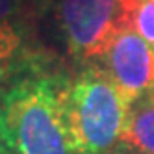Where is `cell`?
Instances as JSON below:
<instances>
[{
	"instance_id": "6da1fadb",
	"label": "cell",
	"mask_w": 154,
	"mask_h": 154,
	"mask_svg": "<svg viewBox=\"0 0 154 154\" xmlns=\"http://www.w3.org/2000/svg\"><path fill=\"white\" fill-rule=\"evenodd\" d=\"M65 82L34 72L15 80L2 97L4 126L13 154H76L63 106Z\"/></svg>"
},
{
	"instance_id": "7a4b0ae2",
	"label": "cell",
	"mask_w": 154,
	"mask_h": 154,
	"mask_svg": "<svg viewBox=\"0 0 154 154\" xmlns=\"http://www.w3.org/2000/svg\"><path fill=\"white\" fill-rule=\"evenodd\" d=\"M63 106L76 154H113L121 149L130 104L100 65H87L65 82Z\"/></svg>"
},
{
	"instance_id": "3957f363",
	"label": "cell",
	"mask_w": 154,
	"mask_h": 154,
	"mask_svg": "<svg viewBox=\"0 0 154 154\" xmlns=\"http://www.w3.org/2000/svg\"><path fill=\"white\" fill-rule=\"evenodd\" d=\"M126 0H58L56 20L69 54L78 61L104 56L117 32L126 28Z\"/></svg>"
},
{
	"instance_id": "277c9868",
	"label": "cell",
	"mask_w": 154,
	"mask_h": 154,
	"mask_svg": "<svg viewBox=\"0 0 154 154\" xmlns=\"http://www.w3.org/2000/svg\"><path fill=\"white\" fill-rule=\"evenodd\" d=\"M100 60V67L128 104L154 87V48L134 30L117 32Z\"/></svg>"
},
{
	"instance_id": "5b68a950",
	"label": "cell",
	"mask_w": 154,
	"mask_h": 154,
	"mask_svg": "<svg viewBox=\"0 0 154 154\" xmlns=\"http://www.w3.org/2000/svg\"><path fill=\"white\" fill-rule=\"evenodd\" d=\"M121 149L132 154H154V91L130 104Z\"/></svg>"
},
{
	"instance_id": "8992f818",
	"label": "cell",
	"mask_w": 154,
	"mask_h": 154,
	"mask_svg": "<svg viewBox=\"0 0 154 154\" xmlns=\"http://www.w3.org/2000/svg\"><path fill=\"white\" fill-rule=\"evenodd\" d=\"M26 61L23 32L17 24H0V80L20 71Z\"/></svg>"
},
{
	"instance_id": "52a82bcc",
	"label": "cell",
	"mask_w": 154,
	"mask_h": 154,
	"mask_svg": "<svg viewBox=\"0 0 154 154\" xmlns=\"http://www.w3.org/2000/svg\"><path fill=\"white\" fill-rule=\"evenodd\" d=\"M125 23L149 45H154V0H126Z\"/></svg>"
},
{
	"instance_id": "ba28073f",
	"label": "cell",
	"mask_w": 154,
	"mask_h": 154,
	"mask_svg": "<svg viewBox=\"0 0 154 154\" xmlns=\"http://www.w3.org/2000/svg\"><path fill=\"white\" fill-rule=\"evenodd\" d=\"M28 0H0V24H15L13 20L26 9Z\"/></svg>"
},
{
	"instance_id": "9c48e42d",
	"label": "cell",
	"mask_w": 154,
	"mask_h": 154,
	"mask_svg": "<svg viewBox=\"0 0 154 154\" xmlns=\"http://www.w3.org/2000/svg\"><path fill=\"white\" fill-rule=\"evenodd\" d=\"M0 154H11L6 137V126H4V112H2V100H0Z\"/></svg>"
},
{
	"instance_id": "30bf717a",
	"label": "cell",
	"mask_w": 154,
	"mask_h": 154,
	"mask_svg": "<svg viewBox=\"0 0 154 154\" xmlns=\"http://www.w3.org/2000/svg\"><path fill=\"white\" fill-rule=\"evenodd\" d=\"M152 91H154V87H152Z\"/></svg>"
},
{
	"instance_id": "8fae6325",
	"label": "cell",
	"mask_w": 154,
	"mask_h": 154,
	"mask_svg": "<svg viewBox=\"0 0 154 154\" xmlns=\"http://www.w3.org/2000/svg\"><path fill=\"white\" fill-rule=\"evenodd\" d=\"M11 154H13V152H11Z\"/></svg>"
}]
</instances>
